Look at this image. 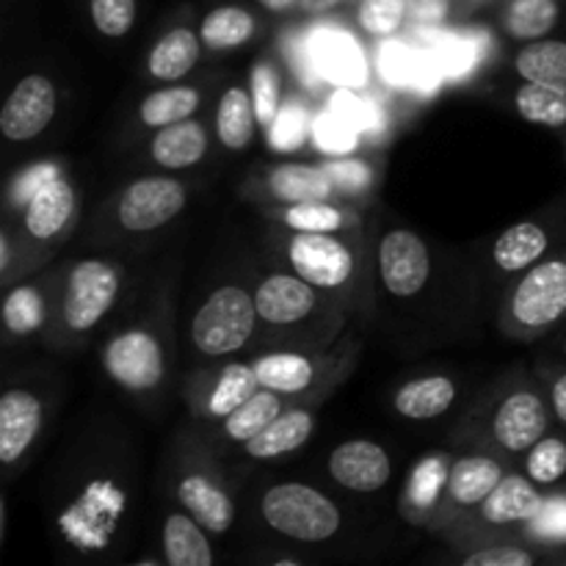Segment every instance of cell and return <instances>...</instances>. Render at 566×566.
Here are the masks:
<instances>
[{
  "label": "cell",
  "instance_id": "1",
  "mask_svg": "<svg viewBox=\"0 0 566 566\" xmlns=\"http://www.w3.org/2000/svg\"><path fill=\"white\" fill-rule=\"evenodd\" d=\"M260 509L271 528L298 542L332 539L340 528V512L335 503L307 484L271 486Z\"/></svg>",
  "mask_w": 566,
  "mask_h": 566
},
{
  "label": "cell",
  "instance_id": "2",
  "mask_svg": "<svg viewBox=\"0 0 566 566\" xmlns=\"http://www.w3.org/2000/svg\"><path fill=\"white\" fill-rule=\"evenodd\" d=\"M258 318L260 313L254 296L235 285L219 287L216 293H210L208 302L199 307L197 318H193V346L208 357H224V354L238 352L252 337Z\"/></svg>",
  "mask_w": 566,
  "mask_h": 566
},
{
  "label": "cell",
  "instance_id": "3",
  "mask_svg": "<svg viewBox=\"0 0 566 566\" xmlns=\"http://www.w3.org/2000/svg\"><path fill=\"white\" fill-rule=\"evenodd\" d=\"M119 276L105 260H83L72 269L64 293V324L75 332H86L114 307Z\"/></svg>",
  "mask_w": 566,
  "mask_h": 566
},
{
  "label": "cell",
  "instance_id": "4",
  "mask_svg": "<svg viewBox=\"0 0 566 566\" xmlns=\"http://www.w3.org/2000/svg\"><path fill=\"white\" fill-rule=\"evenodd\" d=\"M566 313V260L534 265L512 293V318L525 329H545Z\"/></svg>",
  "mask_w": 566,
  "mask_h": 566
},
{
  "label": "cell",
  "instance_id": "5",
  "mask_svg": "<svg viewBox=\"0 0 566 566\" xmlns=\"http://www.w3.org/2000/svg\"><path fill=\"white\" fill-rule=\"evenodd\" d=\"M186 208V188L171 177H142L119 199V221L130 232L158 230Z\"/></svg>",
  "mask_w": 566,
  "mask_h": 566
},
{
  "label": "cell",
  "instance_id": "6",
  "mask_svg": "<svg viewBox=\"0 0 566 566\" xmlns=\"http://www.w3.org/2000/svg\"><path fill=\"white\" fill-rule=\"evenodd\" d=\"M105 370L127 390H153L164 379V352L149 332L130 329L105 346Z\"/></svg>",
  "mask_w": 566,
  "mask_h": 566
},
{
  "label": "cell",
  "instance_id": "7",
  "mask_svg": "<svg viewBox=\"0 0 566 566\" xmlns=\"http://www.w3.org/2000/svg\"><path fill=\"white\" fill-rule=\"evenodd\" d=\"M59 94L44 75H28L14 86L0 111V133L9 142L36 138L53 122Z\"/></svg>",
  "mask_w": 566,
  "mask_h": 566
},
{
  "label": "cell",
  "instance_id": "8",
  "mask_svg": "<svg viewBox=\"0 0 566 566\" xmlns=\"http://www.w3.org/2000/svg\"><path fill=\"white\" fill-rule=\"evenodd\" d=\"M291 263L315 287H340L354 274V254L329 232H302L291 241Z\"/></svg>",
  "mask_w": 566,
  "mask_h": 566
},
{
  "label": "cell",
  "instance_id": "9",
  "mask_svg": "<svg viewBox=\"0 0 566 566\" xmlns=\"http://www.w3.org/2000/svg\"><path fill=\"white\" fill-rule=\"evenodd\" d=\"M381 282L392 296H415L423 291L431 274V258L420 235L409 230H392L379 247Z\"/></svg>",
  "mask_w": 566,
  "mask_h": 566
},
{
  "label": "cell",
  "instance_id": "10",
  "mask_svg": "<svg viewBox=\"0 0 566 566\" xmlns=\"http://www.w3.org/2000/svg\"><path fill=\"white\" fill-rule=\"evenodd\" d=\"M329 473L346 490L376 492L390 481L392 462L385 448L376 442L348 440L332 451Z\"/></svg>",
  "mask_w": 566,
  "mask_h": 566
},
{
  "label": "cell",
  "instance_id": "11",
  "mask_svg": "<svg viewBox=\"0 0 566 566\" xmlns=\"http://www.w3.org/2000/svg\"><path fill=\"white\" fill-rule=\"evenodd\" d=\"M497 442L506 451H531L547 431V407L536 392L517 390L497 407L492 420Z\"/></svg>",
  "mask_w": 566,
  "mask_h": 566
},
{
  "label": "cell",
  "instance_id": "12",
  "mask_svg": "<svg viewBox=\"0 0 566 566\" xmlns=\"http://www.w3.org/2000/svg\"><path fill=\"white\" fill-rule=\"evenodd\" d=\"M315 72L340 88H359L368 81L363 48L343 31H318L307 44Z\"/></svg>",
  "mask_w": 566,
  "mask_h": 566
},
{
  "label": "cell",
  "instance_id": "13",
  "mask_svg": "<svg viewBox=\"0 0 566 566\" xmlns=\"http://www.w3.org/2000/svg\"><path fill=\"white\" fill-rule=\"evenodd\" d=\"M42 426V401L28 390H9L0 398V462L14 464L31 448Z\"/></svg>",
  "mask_w": 566,
  "mask_h": 566
},
{
  "label": "cell",
  "instance_id": "14",
  "mask_svg": "<svg viewBox=\"0 0 566 566\" xmlns=\"http://www.w3.org/2000/svg\"><path fill=\"white\" fill-rule=\"evenodd\" d=\"M313 287L315 285H310L304 276H269V280L260 282L258 293H254L260 318L269 321V324H296V321L307 318L318 302Z\"/></svg>",
  "mask_w": 566,
  "mask_h": 566
},
{
  "label": "cell",
  "instance_id": "15",
  "mask_svg": "<svg viewBox=\"0 0 566 566\" xmlns=\"http://www.w3.org/2000/svg\"><path fill=\"white\" fill-rule=\"evenodd\" d=\"M72 213H75V191L64 177L55 175L44 180L28 199L25 227L33 238L48 241L64 230Z\"/></svg>",
  "mask_w": 566,
  "mask_h": 566
},
{
  "label": "cell",
  "instance_id": "16",
  "mask_svg": "<svg viewBox=\"0 0 566 566\" xmlns=\"http://www.w3.org/2000/svg\"><path fill=\"white\" fill-rule=\"evenodd\" d=\"M177 495H180V503L188 509V514L205 531H210V534L230 531L232 520H235V506L227 497V492L219 484H213L208 475H188V479H182Z\"/></svg>",
  "mask_w": 566,
  "mask_h": 566
},
{
  "label": "cell",
  "instance_id": "17",
  "mask_svg": "<svg viewBox=\"0 0 566 566\" xmlns=\"http://www.w3.org/2000/svg\"><path fill=\"white\" fill-rule=\"evenodd\" d=\"M205 153H208V133L193 119L158 127L153 144H149V155L164 169H188V166L199 164Z\"/></svg>",
  "mask_w": 566,
  "mask_h": 566
},
{
  "label": "cell",
  "instance_id": "18",
  "mask_svg": "<svg viewBox=\"0 0 566 566\" xmlns=\"http://www.w3.org/2000/svg\"><path fill=\"white\" fill-rule=\"evenodd\" d=\"M481 512L490 523L506 525V523H531L536 514L542 512L545 501L536 492V486L531 484L523 475H503L501 484L492 490V495L481 503Z\"/></svg>",
  "mask_w": 566,
  "mask_h": 566
},
{
  "label": "cell",
  "instance_id": "19",
  "mask_svg": "<svg viewBox=\"0 0 566 566\" xmlns=\"http://www.w3.org/2000/svg\"><path fill=\"white\" fill-rule=\"evenodd\" d=\"M265 186H269L271 197L282 199L287 205L318 202V199H329L335 193V182H332L329 171L302 164L276 166L265 177Z\"/></svg>",
  "mask_w": 566,
  "mask_h": 566
},
{
  "label": "cell",
  "instance_id": "20",
  "mask_svg": "<svg viewBox=\"0 0 566 566\" xmlns=\"http://www.w3.org/2000/svg\"><path fill=\"white\" fill-rule=\"evenodd\" d=\"M379 66L385 81H390L392 86L423 88V92H431L442 75L434 55H420L401 42H387L381 48Z\"/></svg>",
  "mask_w": 566,
  "mask_h": 566
},
{
  "label": "cell",
  "instance_id": "21",
  "mask_svg": "<svg viewBox=\"0 0 566 566\" xmlns=\"http://www.w3.org/2000/svg\"><path fill=\"white\" fill-rule=\"evenodd\" d=\"M315 429V420L307 409H287L271 426H265L258 437L247 442L249 457L254 459H276L282 453H291L310 440Z\"/></svg>",
  "mask_w": 566,
  "mask_h": 566
},
{
  "label": "cell",
  "instance_id": "22",
  "mask_svg": "<svg viewBox=\"0 0 566 566\" xmlns=\"http://www.w3.org/2000/svg\"><path fill=\"white\" fill-rule=\"evenodd\" d=\"M503 481V468L490 457H464L448 473V492L459 506H481Z\"/></svg>",
  "mask_w": 566,
  "mask_h": 566
},
{
  "label": "cell",
  "instance_id": "23",
  "mask_svg": "<svg viewBox=\"0 0 566 566\" xmlns=\"http://www.w3.org/2000/svg\"><path fill=\"white\" fill-rule=\"evenodd\" d=\"M453 398H457V385L448 376H426L398 390L396 409L409 420H431L448 412Z\"/></svg>",
  "mask_w": 566,
  "mask_h": 566
},
{
  "label": "cell",
  "instance_id": "24",
  "mask_svg": "<svg viewBox=\"0 0 566 566\" xmlns=\"http://www.w3.org/2000/svg\"><path fill=\"white\" fill-rule=\"evenodd\" d=\"M258 111L254 99L243 88L232 86L221 94L219 111H216V133L227 149H247L254 138Z\"/></svg>",
  "mask_w": 566,
  "mask_h": 566
},
{
  "label": "cell",
  "instance_id": "25",
  "mask_svg": "<svg viewBox=\"0 0 566 566\" xmlns=\"http://www.w3.org/2000/svg\"><path fill=\"white\" fill-rule=\"evenodd\" d=\"M164 551L171 566H210L213 551L205 539V528L193 517L171 514L164 525Z\"/></svg>",
  "mask_w": 566,
  "mask_h": 566
},
{
  "label": "cell",
  "instance_id": "26",
  "mask_svg": "<svg viewBox=\"0 0 566 566\" xmlns=\"http://www.w3.org/2000/svg\"><path fill=\"white\" fill-rule=\"evenodd\" d=\"M199 39L188 28H175L166 33L149 53V72L158 81H180L197 66L199 59Z\"/></svg>",
  "mask_w": 566,
  "mask_h": 566
},
{
  "label": "cell",
  "instance_id": "27",
  "mask_svg": "<svg viewBox=\"0 0 566 566\" xmlns=\"http://www.w3.org/2000/svg\"><path fill=\"white\" fill-rule=\"evenodd\" d=\"M254 374H258L260 385L269 390L280 392V396H293L313 385L315 379V363L302 357V354H265L254 363Z\"/></svg>",
  "mask_w": 566,
  "mask_h": 566
},
{
  "label": "cell",
  "instance_id": "28",
  "mask_svg": "<svg viewBox=\"0 0 566 566\" xmlns=\"http://www.w3.org/2000/svg\"><path fill=\"white\" fill-rule=\"evenodd\" d=\"M545 249L547 232L539 224H534V221H523V224L509 227L497 238L495 249H492V258H495V263L503 271H523L528 265H534L545 254Z\"/></svg>",
  "mask_w": 566,
  "mask_h": 566
},
{
  "label": "cell",
  "instance_id": "29",
  "mask_svg": "<svg viewBox=\"0 0 566 566\" xmlns=\"http://www.w3.org/2000/svg\"><path fill=\"white\" fill-rule=\"evenodd\" d=\"M517 72L531 83L566 92V42L556 39H536L528 48L520 50Z\"/></svg>",
  "mask_w": 566,
  "mask_h": 566
},
{
  "label": "cell",
  "instance_id": "30",
  "mask_svg": "<svg viewBox=\"0 0 566 566\" xmlns=\"http://www.w3.org/2000/svg\"><path fill=\"white\" fill-rule=\"evenodd\" d=\"M282 415V401L280 392L269 390V387H260L247 403L230 412L224 418V431L230 440L235 442H249L252 437H258L265 426L274 423Z\"/></svg>",
  "mask_w": 566,
  "mask_h": 566
},
{
  "label": "cell",
  "instance_id": "31",
  "mask_svg": "<svg viewBox=\"0 0 566 566\" xmlns=\"http://www.w3.org/2000/svg\"><path fill=\"white\" fill-rule=\"evenodd\" d=\"M254 33V17L241 6H219L202 20L199 36L210 50H230L249 42Z\"/></svg>",
  "mask_w": 566,
  "mask_h": 566
},
{
  "label": "cell",
  "instance_id": "32",
  "mask_svg": "<svg viewBox=\"0 0 566 566\" xmlns=\"http://www.w3.org/2000/svg\"><path fill=\"white\" fill-rule=\"evenodd\" d=\"M562 6L558 0H512L503 17V25L514 39L536 42L558 25Z\"/></svg>",
  "mask_w": 566,
  "mask_h": 566
},
{
  "label": "cell",
  "instance_id": "33",
  "mask_svg": "<svg viewBox=\"0 0 566 566\" xmlns=\"http://www.w3.org/2000/svg\"><path fill=\"white\" fill-rule=\"evenodd\" d=\"M260 379L254 374V365H241L232 363L221 370L219 381H216L213 392H210L208 409L216 418H227L230 412H235L241 403H247L254 392L260 390Z\"/></svg>",
  "mask_w": 566,
  "mask_h": 566
},
{
  "label": "cell",
  "instance_id": "34",
  "mask_svg": "<svg viewBox=\"0 0 566 566\" xmlns=\"http://www.w3.org/2000/svg\"><path fill=\"white\" fill-rule=\"evenodd\" d=\"M199 108V92L191 86L158 88L142 103V122L147 127H166L188 119Z\"/></svg>",
  "mask_w": 566,
  "mask_h": 566
},
{
  "label": "cell",
  "instance_id": "35",
  "mask_svg": "<svg viewBox=\"0 0 566 566\" xmlns=\"http://www.w3.org/2000/svg\"><path fill=\"white\" fill-rule=\"evenodd\" d=\"M517 111L531 125L562 127L566 125V92L528 81L517 92Z\"/></svg>",
  "mask_w": 566,
  "mask_h": 566
},
{
  "label": "cell",
  "instance_id": "36",
  "mask_svg": "<svg viewBox=\"0 0 566 566\" xmlns=\"http://www.w3.org/2000/svg\"><path fill=\"white\" fill-rule=\"evenodd\" d=\"M481 48H484V42H481L479 33H457V36L440 42L434 55L437 66H440V72L446 77L468 75L479 64Z\"/></svg>",
  "mask_w": 566,
  "mask_h": 566
},
{
  "label": "cell",
  "instance_id": "37",
  "mask_svg": "<svg viewBox=\"0 0 566 566\" xmlns=\"http://www.w3.org/2000/svg\"><path fill=\"white\" fill-rule=\"evenodd\" d=\"M3 321L9 326V332H14V335L36 332L44 324V304L36 287L22 285L17 291H11L3 304Z\"/></svg>",
  "mask_w": 566,
  "mask_h": 566
},
{
  "label": "cell",
  "instance_id": "38",
  "mask_svg": "<svg viewBox=\"0 0 566 566\" xmlns=\"http://www.w3.org/2000/svg\"><path fill=\"white\" fill-rule=\"evenodd\" d=\"M528 475L534 484H556L566 473V442L558 437H542L528 453Z\"/></svg>",
  "mask_w": 566,
  "mask_h": 566
},
{
  "label": "cell",
  "instance_id": "39",
  "mask_svg": "<svg viewBox=\"0 0 566 566\" xmlns=\"http://www.w3.org/2000/svg\"><path fill=\"white\" fill-rule=\"evenodd\" d=\"M282 221L296 232H335L343 227V213L326 199L318 202H296L282 213Z\"/></svg>",
  "mask_w": 566,
  "mask_h": 566
},
{
  "label": "cell",
  "instance_id": "40",
  "mask_svg": "<svg viewBox=\"0 0 566 566\" xmlns=\"http://www.w3.org/2000/svg\"><path fill=\"white\" fill-rule=\"evenodd\" d=\"M313 138L318 144V149L332 155H346L357 147L359 130L354 125H348L340 114L335 111H324V114L315 116L313 122Z\"/></svg>",
  "mask_w": 566,
  "mask_h": 566
},
{
  "label": "cell",
  "instance_id": "41",
  "mask_svg": "<svg viewBox=\"0 0 566 566\" xmlns=\"http://www.w3.org/2000/svg\"><path fill=\"white\" fill-rule=\"evenodd\" d=\"M357 17L370 36H392L407 17V0H363Z\"/></svg>",
  "mask_w": 566,
  "mask_h": 566
},
{
  "label": "cell",
  "instance_id": "42",
  "mask_svg": "<svg viewBox=\"0 0 566 566\" xmlns=\"http://www.w3.org/2000/svg\"><path fill=\"white\" fill-rule=\"evenodd\" d=\"M280 72L269 61H260L252 70V99L260 125H271L280 114Z\"/></svg>",
  "mask_w": 566,
  "mask_h": 566
},
{
  "label": "cell",
  "instance_id": "43",
  "mask_svg": "<svg viewBox=\"0 0 566 566\" xmlns=\"http://www.w3.org/2000/svg\"><path fill=\"white\" fill-rule=\"evenodd\" d=\"M88 11L105 36H125L136 22V0H88Z\"/></svg>",
  "mask_w": 566,
  "mask_h": 566
},
{
  "label": "cell",
  "instance_id": "44",
  "mask_svg": "<svg viewBox=\"0 0 566 566\" xmlns=\"http://www.w3.org/2000/svg\"><path fill=\"white\" fill-rule=\"evenodd\" d=\"M271 147L280 149V153H291V149H298L304 144L310 133V119L298 105H287L276 114V119L271 122Z\"/></svg>",
  "mask_w": 566,
  "mask_h": 566
},
{
  "label": "cell",
  "instance_id": "45",
  "mask_svg": "<svg viewBox=\"0 0 566 566\" xmlns=\"http://www.w3.org/2000/svg\"><path fill=\"white\" fill-rule=\"evenodd\" d=\"M446 484H448L446 462H442V459H426V462L415 470L409 495H412V501L418 503V506H431Z\"/></svg>",
  "mask_w": 566,
  "mask_h": 566
},
{
  "label": "cell",
  "instance_id": "46",
  "mask_svg": "<svg viewBox=\"0 0 566 566\" xmlns=\"http://www.w3.org/2000/svg\"><path fill=\"white\" fill-rule=\"evenodd\" d=\"M332 111L340 114L343 119H346L348 125L357 127L359 133L374 130L376 119H379V111H376L368 99H359L357 94H354V88H340L335 103H332Z\"/></svg>",
  "mask_w": 566,
  "mask_h": 566
},
{
  "label": "cell",
  "instance_id": "47",
  "mask_svg": "<svg viewBox=\"0 0 566 566\" xmlns=\"http://www.w3.org/2000/svg\"><path fill=\"white\" fill-rule=\"evenodd\" d=\"M464 564L468 566H531L534 564V556H531L528 551H523V547L495 545L468 556L464 558Z\"/></svg>",
  "mask_w": 566,
  "mask_h": 566
},
{
  "label": "cell",
  "instance_id": "48",
  "mask_svg": "<svg viewBox=\"0 0 566 566\" xmlns=\"http://www.w3.org/2000/svg\"><path fill=\"white\" fill-rule=\"evenodd\" d=\"M531 523H534V531L539 536L566 539V497H556L553 503H545L542 512Z\"/></svg>",
  "mask_w": 566,
  "mask_h": 566
},
{
  "label": "cell",
  "instance_id": "49",
  "mask_svg": "<svg viewBox=\"0 0 566 566\" xmlns=\"http://www.w3.org/2000/svg\"><path fill=\"white\" fill-rule=\"evenodd\" d=\"M335 188H346V191H363L370 182V169L359 160H343V164L326 166Z\"/></svg>",
  "mask_w": 566,
  "mask_h": 566
},
{
  "label": "cell",
  "instance_id": "50",
  "mask_svg": "<svg viewBox=\"0 0 566 566\" xmlns=\"http://www.w3.org/2000/svg\"><path fill=\"white\" fill-rule=\"evenodd\" d=\"M448 14V0H407V17L418 22H440Z\"/></svg>",
  "mask_w": 566,
  "mask_h": 566
},
{
  "label": "cell",
  "instance_id": "51",
  "mask_svg": "<svg viewBox=\"0 0 566 566\" xmlns=\"http://www.w3.org/2000/svg\"><path fill=\"white\" fill-rule=\"evenodd\" d=\"M553 409H556L558 420L566 423V374L558 376L556 385H553Z\"/></svg>",
  "mask_w": 566,
  "mask_h": 566
},
{
  "label": "cell",
  "instance_id": "52",
  "mask_svg": "<svg viewBox=\"0 0 566 566\" xmlns=\"http://www.w3.org/2000/svg\"><path fill=\"white\" fill-rule=\"evenodd\" d=\"M260 3H263L269 11H285V9H291L296 0H260Z\"/></svg>",
  "mask_w": 566,
  "mask_h": 566
},
{
  "label": "cell",
  "instance_id": "53",
  "mask_svg": "<svg viewBox=\"0 0 566 566\" xmlns=\"http://www.w3.org/2000/svg\"><path fill=\"white\" fill-rule=\"evenodd\" d=\"M335 3H340V0H304V6H307L310 11H324Z\"/></svg>",
  "mask_w": 566,
  "mask_h": 566
}]
</instances>
